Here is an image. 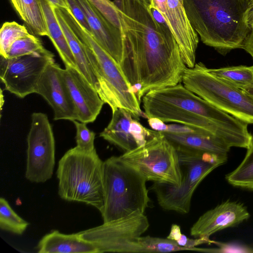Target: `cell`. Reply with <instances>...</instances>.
<instances>
[{
  "instance_id": "1",
  "label": "cell",
  "mask_w": 253,
  "mask_h": 253,
  "mask_svg": "<svg viewBox=\"0 0 253 253\" xmlns=\"http://www.w3.org/2000/svg\"><path fill=\"white\" fill-rule=\"evenodd\" d=\"M121 17L124 51L119 66L131 86L150 90L176 85L187 68L171 30H162L145 0H114Z\"/></svg>"
},
{
  "instance_id": "2",
  "label": "cell",
  "mask_w": 253,
  "mask_h": 253,
  "mask_svg": "<svg viewBox=\"0 0 253 253\" xmlns=\"http://www.w3.org/2000/svg\"><path fill=\"white\" fill-rule=\"evenodd\" d=\"M188 19L202 42L225 55L243 48L250 33L245 16L250 0H183Z\"/></svg>"
},
{
  "instance_id": "3",
  "label": "cell",
  "mask_w": 253,
  "mask_h": 253,
  "mask_svg": "<svg viewBox=\"0 0 253 253\" xmlns=\"http://www.w3.org/2000/svg\"><path fill=\"white\" fill-rule=\"evenodd\" d=\"M70 28L84 43L86 54L99 85L98 93L113 112L125 109L137 120L145 115L131 85L118 64L95 41L68 9L58 7Z\"/></svg>"
},
{
  "instance_id": "4",
  "label": "cell",
  "mask_w": 253,
  "mask_h": 253,
  "mask_svg": "<svg viewBox=\"0 0 253 253\" xmlns=\"http://www.w3.org/2000/svg\"><path fill=\"white\" fill-rule=\"evenodd\" d=\"M147 180L135 167L120 156L103 162L105 201L103 223L144 213L150 202Z\"/></svg>"
},
{
  "instance_id": "5",
  "label": "cell",
  "mask_w": 253,
  "mask_h": 253,
  "mask_svg": "<svg viewBox=\"0 0 253 253\" xmlns=\"http://www.w3.org/2000/svg\"><path fill=\"white\" fill-rule=\"evenodd\" d=\"M56 175L61 199L83 203L101 212L105 201L103 162L96 149H69L59 161Z\"/></svg>"
},
{
  "instance_id": "6",
  "label": "cell",
  "mask_w": 253,
  "mask_h": 253,
  "mask_svg": "<svg viewBox=\"0 0 253 253\" xmlns=\"http://www.w3.org/2000/svg\"><path fill=\"white\" fill-rule=\"evenodd\" d=\"M175 148L182 173L180 184L177 186L167 182H154L151 189L163 209L185 214L189 211L193 194L199 184L211 171L224 164L227 156Z\"/></svg>"
},
{
  "instance_id": "7",
  "label": "cell",
  "mask_w": 253,
  "mask_h": 253,
  "mask_svg": "<svg viewBox=\"0 0 253 253\" xmlns=\"http://www.w3.org/2000/svg\"><path fill=\"white\" fill-rule=\"evenodd\" d=\"M183 85L219 110L248 124H253V98L244 90L219 80L201 62L187 67Z\"/></svg>"
},
{
  "instance_id": "8",
  "label": "cell",
  "mask_w": 253,
  "mask_h": 253,
  "mask_svg": "<svg viewBox=\"0 0 253 253\" xmlns=\"http://www.w3.org/2000/svg\"><path fill=\"white\" fill-rule=\"evenodd\" d=\"M120 157L137 168L147 181L180 184L182 173L177 150L161 131L152 129L144 145Z\"/></svg>"
},
{
  "instance_id": "9",
  "label": "cell",
  "mask_w": 253,
  "mask_h": 253,
  "mask_svg": "<svg viewBox=\"0 0 253 253\" xmlns=\"http://www.w3.org/2000/svg\"><path fill=\"white\" fill-rule=\"evenodd\" d=\"M144 214H137L78 232L80 237L92 243L97 253H144L138 239L148 229Z\"/></svg>"
},
{
  "instance_id": "10",
  "label": "cell",
  "mask_w": 253,
  "mask_h": 253,
  "mask_svg": "<svg viewBox=\"0 0 253 253\" xmlns=\"http://www.w3.org/2000/svg\"><path fill=\"white\" fill-rule=\"evenodd\" d=\"M144 95L207 118L234 133L250 144L253 141V136L248 129V124L216 108L180 83L151 90Z\"/></svg>"
},
{
  "instance_id": "11",
  "label": "cell",
  "mask_w": 253,
  "mask_h": 253,
  "mask_svg": "<svg viewBox=\"0 0 253 253\" xmlns=\"http://www.w3.org/2000/svg\"><path fill=\"white\" fill-rule=\"evenodd\" d=\"M25 177L32 182H44L51 178L55 165V139L47 116L34 112L27 136Z\"/></svg>"
},
{
  "instance_id": "12",
  "label": "cell",
  "mask_w": 253,
  "mask_h": 253,
  "mask_svg": "<svg viewBox=\"0 0 253 253\" xmlns=\"http://www.w3.org/2000/svg\"><path fill=\"white\" fill-rule=\"evenodd\" d=\"M54 62L53 53L46 48L14 58L0 56V79L4 90L21 98L35 93L43 72Z\"/></svg>"
},
{
  "instance_id": "13",
  "label": "cell",
  "mask_w": 253,
  "mask_h": 253,
  "mask_svg": "<svg viewBox=\"0 0 253 253\" xmlns=\"http://www.w3.org/2000/svg\"><path fill=\"white\" fill-rule=\"evenodd\" d=\"M143 108L147 118H158L163 122H174L205 130L221 139L229 147L248 149L251 144L231 131L201 116L144 95Z\"/></svg>"
},
{
  "instance_id": "14",
  "label": "cell",
  "mask_w": 253,
  "mask_h": 253,
  "mask_svg": "<svg viewBox=\"0 0 253 253\" xmlns=\"http://www.w3.org/2000/svg\"><path fill=\"white\" fill-rule=\"evenodd\" d=\"M35 93L51 107L54 120H77L76 109L64 81L63 69L55 62L49 64L43 72Z\"/></svg>"
},
{
  "instance_id": "15",
  "label": "cell",
  "mask_w": 253,
  "mask_h": 253,
  "mask_svg": "<svg viewBox=\"0 0 253 253\" xmlns=\"http://www.w3.org/2000/svg\"><path fill=\"white\" fill-rule=\"evenodd\" d=\"M63 75L76 109L77 120L86 124L93 122L104 101L77 68L65 67Z\"/></svg>"
},
{
  "instance_id": "16",
  "label": "cell",
  "mask_w": 253,
  "mask_h": 253,
  "mask_svg": "<svg viewBox=\"0 0 253 253\" xmlns=\"http://www.w3.org/2000/svg\"><path fill=\"white\" fill-rule=\"evenodd\" d=\"M250 216L242 204L227 200L202 214L191 228L190 235L209 238L219 231L239 224Z\"/></svg>"
},
{
  "instance_id": "17",
  "label": "cell",
  "mask_w": 253,
  "mask_h": 253,
  "mask_svg": "<svg viewBox=\"0 0 253 253\" xmlns=\"http://www.w3.org/2000/svg\"><path fill=\"white\" fill-rule=\"evenodd\" d=\"M83 10L97 43L120 65L124 51V37L88 0H76Z\"/></svg>"
},
{
  "instance_id": "18",
  "label": "cell",
  "mask_w": 253,
  "mask_h": 253,
  "mask_svg": "<svg viewBox=\"0 0 253 253\" xmlns=\"http://www.w3.org/2000/svg\"><path fill=\"white\" fill-rule=\"evenodd\" d=\"M165 18L178 44L184 63L188 68H193L199 39L188 19L183 0H167Z\"/></svg>"
},
{
  "instance_id": "19",
  "label": "cell",
  "mask_w": 253,
  "mask_h": 253,
  "mask_svg": "<svg viewBox=\"0 0 253 253\" xmlns=\"http://www.w3.org/2000/svg\"><path fill=\"white\" fill-rule=\"evenodd\" d=\"M39 253H97L94 245L81 238L78 233L65 234L53 230L39 241Z\"/></svg>"
},
{
  "instance_id": "20",
  "label": "cell",
  "mask_w": 253,
  "mask_h": 253,
  "mask_svg": "<svg viewBox=\"0 0 253 253\" xmlns=\"http://www.w3.org/2000/svg\"><path fill=\"white\" fill-rule=\"evenodd\" d=\"M175 147L227 156L230 147L220 138L206 133L161 131Z\"/></svg>"
},
{
  "instance_id": "21",
  "label": "cell",
  "mask_w": 253,
  "mask_h": 253,
  "mask_svg": "<svg viewBox=\"0 0 253 253\" xmlns=\"http://www.w3.org/2000/svg\"><path fill=\"white\" fill-rule=\"evenodd\" d=\"M133 117L123 108H118L112 112V119L100 136L111 144L127 152L138 147L129 132Z\"/></svg>"
},
{
  "instance_id": "22",
  "label": "cell",
  "mask_w": 253,
  "mask_h": 253,
  "mask_svg": "<svg viewBox=\"0 0 253 253\" xmlns=\"http://www.w3.org/2000/svg\"><path fill=\"white\" fill-rule=\"evenodd\" d=\"M40 2L44 15L47 37L56 49L65 67L78 69L75 57L56 17L54 6L48 0H40Z\"/></svg>"
},
{
  "instance_id": "23",
  "label": "cell",
  "mask_w": 253,
  "mask_h": 253,
  "mask_svg": "<svg viewBox=\"0 0 253 253\" xmlns=\"http://www.w3.org/2000/svg\"><path fill=\"white\" fill-rule=\"evenodd\" d=\"M54 10L75 57L78 70L98 92V81L87 57L84 43L70 28L56 7L54 6Z\"/></svg>"
},
{
  "instance_id": "24",
  "label": "cell",
  "mask_w": 253,
  "mask_h": 253,
  "mask_svg": "<svg viewBox=\"0 0 253 253\" xmlns=\"http://www.w3.org/2000/svg\"><path fill=\"white\" fill-rule=\"evenodd\" d=\"M10 1L19 16L33 33L40 36H48L40 0Z\"/></svg>"
},
{
  "instance_id": "25",
  "label": "cell",
  "mask_w": 253,
  "mask_h": 253,
  "mask_svg": "<svg viewBox=\"0 0 253 253\" xmlns=\"http://www.w3.org/2000/svg\"><path fill=\"white\" fill-rule=\"evenodd\" d=\"M207 70L223 82L236 88L244 89L253 86V65L229 66Z\"/></svg>"
},
{
  "instance_id": "26",
  "label": "cell",
  "mask_w": 253,
  "mask_h": 253,
  "mask_svg": "<svg viewBox=\"0 0 253 253\" xmlns=\"http://www.w3.org/2000/svg\"><path fill=\"white\" fill-rule=\"evenodd\" d=\"M225 178L235 187L253 190V141L242 162Z\"/></svg>"
},
{
  "instance_id": "27",
  "label": "cell",
  "mask_w": 253,
  "mask_h": 253,
  "mask_svg": "<svg viewBox=\"0 0 253 253\" xmlns=\"http://www.w3.org/2000/svg\"><path fill=\"white\" fill-rule=\"evenodd\" d=\"M29 223L19 216L11 208L6 199H0V228L17 235H22Z\"/></svg>"
},
{
  "instance_id": "28",
  "label": "cell",
  "mask_w": 253,
  "mask_h": 253,
  "mask_svg": "<svg viewBox=\"0 0 253 253\" xmlns=\"http://www.w3.org/2000/svg\"><path fill=\"white\" fill-rule=\"evenodd\" d=\"M27 28L18 23L6 22L0 31V55L6 58L7 52L12 44L19 38L29 35Z\"/></svg>"
},
{
  "instance_id": "29",
  "label": "cell",
  "mask_w": 253,
  "mask_h": 253,
  "mask_svg": "<svg viewBox=\"0 0 253 253\" xmlns=\"http://www.w3.org/2000/svg\"><path fill=\"white\" fill-rule=\"evenodd\" d=\"M139 244L144 253H168L177 251H194L192 249L181 247L176 241L168 238L164 239L147 236L140 237Z\"/></svg>"
},
{
  "instance_id": "30",
  "label": "cell",
  "mask_w": 253,
  "mask_h": 253,
  "mask_svg": "<svg viewBox=\"0 0 253 253\" xmlns=\"http://www.w3.org/2000/svg\"><path fill=\"white\" fill-rule=\"evenodd\" d=\"M45 48L37 37L30 34L19 38L11 45L6 58H11L32 54L43 50Z\"/></svg>"
},
{
  "instance_id": "31",
  "label": "cell",
  "mask_w": 253,
  "mask_h": 253,
  "mask_svg": "<svg viewBox=\"0 0 253 253\" xmlns=\"http://www.w3.org/2000/svg\"><path fill=\"white\" fill-rule=\"evenodd\" d=\"M76 129L75 137L77 147L85 152L95 150L94 140L95 133L88 129L86 124L77 120L73 121Z\"/></svg>"
},
{
  "instance_id": "32",
  "label": "cell",
  "mask_w": 253,
  "mask_h": 253,
  "mask_svg": "<svg viewBox=\"0 0 253 253\" xmlns=\"http://www.w3.org/2000/svg\"><path fill=\"white\" fill-rule=\"evenodd\" d=\"M111 23L123 33L119 11L113 1L109 0H88Z\"/></svg>"
},
{
  "instance_id": "33",
  "label": "cell",
  "mask_w": 253,
  "mask_h": 253,
  "mask_svg": "<svg viewBox=\"0 0 253 253\" xmlns=\"http://www.w3.org/2000/svg\"><path fill=\"white\" fill-rule=\"evenodd\" d=\"M129 132L138 147L144 145L152 135V129L145 127L135 119L131 122Z\"/></svg>"
},
{
  "instance_id": "34",
  "label": "cell",
  "mask_w": 253,
  "mask_h": 253,
  "mask_svg": "<svg viewBox=\"0 0 253 253\" xmlns=\"http://www.w3.org/2000/svg\"><path fill=\"white\" fill-rule=\"evenodd\" d=\"M66 1L68 6V9L71 12L81 25L91 34V29L85 15L76 0H66Z\"/></svg>"
},
{
  "instance_id": "35",
  "label": "cell",
  "mask_w": 253,
  "mask_h": 253,
  "mask_svg": "<svg viewBox=\"0 0 253 253\" xmlns=\"http://www.w3.org/2000/svg\"><path fill=\"white\" fill-rule=\"evenodd\" d=\"M166 131L176 133H202L209 134L214 136L205 130L193 126L182 124L167 125V129Z\"/></svg>"
},
{
  "instance_id": "36",
  "label": "cell",
  "mask_w": 253,
  "mask_h": 253,
  "mask_svg": "<svg viewBox=\"0 0 253 253\" xmlns=\"http://www.w3.org/2000/svg\"><path fill=\"white\" fill-rule=\"evenodd\" d=\"M148 123L153 130L158 131H166L167 129V125L158 118H148Z\"/></svg>"
},
{
  "instance_id": "37",
  "label": "cell",
  "mask_w": 253,
  "mask_h": 253,
  "mask_svg": "<svg viewBox=\"0 0 253 253\" xmlns=\"http://www.w3.org/2000/svg\"><path fill=\"white\" fill-rule=\"evenodd\" d=\"M243 49L247 51L253 59V29L246 38Z\"/></svg>"
},
{
  "instance_id": "38",
  "label": "cell",
  "mask_w": 253,
  "mask_h": 253,
  "mask_svg": "<svg viewBox=\"0 0 253 253\" xmlns=\"http://www.w3.org/2000/svg\"><path fill=\"white\" fill-rule=\"evenodd\" d=\"M246 24L251 31L253 29V2H250L245 16Z\"/></svg>"
},
{
  "instance_id": "39",
  "label": "cell",
  "mask_w": 253,
  "mask_h": 253,
  "mask_svg": "<svg viewBox=\"0 0 253 253\" xmlns=\"http://www.w3.org/2000/svg\"><path fill=\"white\" fill-rule=\"evenodd\" d=\"M182 234L180 226L176 224H173L167 238L176 241L180 238Z\"/></svg>"
},
{
  "instance_id": "40",
  "label": "cell",
  "mask_w": 253,
  "mask_h": 253,
  "mask_svg": "<svg viewBox=\"0 0 253 253\" xmlns=\"http://www.w3.org/2000/svg\"><path fill=\"white\" fill-rule=\"evenodd\" d=\"M150 3L157 8L165 17L167 14V0H150Z\"/></svg>"
},
{
  "instance_id": "41",
  "label": "cell",
  "mask_w": 253,
  "mask_h": 253,
  "mask_svg": "<svg viewBox=\"0 0 253 253\" xmlns=\"http://www.w3.org/2000/svg\"><path fill=\"white\" fill-rule=\"evenodd\" d=\"M55 7H62L68 9V6L66 0H48Z\"/></svg>"
},
{
  "instance_id": "42",
  "label": "cell",
  "mask_w": 253,
  "mask_h": 253,
  "mask_svg": "<svg viewBox=\"0 0 253 253\" xmlns=\"http://www.w3.org/2000/svg\"><path fill=\"white\" fill-rule=\"evenodd\" d=\"M243 90L253 98V86Z\"/></svg>"
},
{
  "instance_id": "43",
  "label": "cell",
  "mask_w": 253,
  "mask_h": 253,
  "mask_svg": "<svg viewBox=\"0 0 253 253\" xmlns=\"http://www.w3.org/2000/svg\"><path fill=\"white\" fill-rule=\"evenodd\" d=\"M145 1H146L147 2H148V3H150V0H145Z\"/></svg>"
},
{
  "instance_id": "44",
  "label": "cell",
  "mask_w": 253,
  "mask_h": 253,
  "mask_svg": "<svg viewBox=\"0 0 253 253\" xmlns=\"http://www.w3.org/2000/svg\"><path fill=\"white\" fill-rule=\"evenodd\" d=\"M250 2H253V0H250Z\"/></svg>"
}]
</instances>
